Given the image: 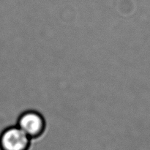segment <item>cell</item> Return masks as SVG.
Returning <instances> with one entry per match:
<instances>
[{"mask_svg": "<svg viewBox=\"0 0 150 150\" xmlns=\"http://www.w3.org/2000/svg\"><path fill=\"white\" fill-rule=\"evenodd\" d=\"M30 139L18 127H8L0 135V149L28 150Z\"/></svg>", "mask_w": 150, "mask_h": 150, "instance_id": "1", "label": "cell"}, {"mask_svg": "<svg viewBox=\"0 0 150 150\" xmlns=\"http://www.w3.org/2000/svg\"><path fill=\"white\" fill-rule=\"evenodd\" d=\"M18 127L30 139H33L42 134L45 127V122L42 116L37 111H26L19 117Z\"/></svg>", "mask_w": 150, "mask_h": 150, "instance_id": "2", "label": "cell"}]
</instances>
